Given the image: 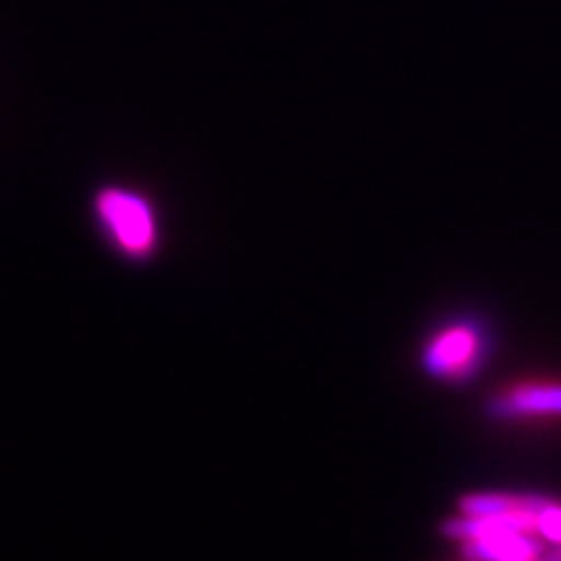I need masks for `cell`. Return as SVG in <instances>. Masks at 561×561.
<instances>
[{"label": "cell", "instance_id": "cell-1", "mask_svg": "<svg viewBox=\"0 0 561 561\" xmlns=\"http://www.w3.org/2000/svg\"><path fill=\"white\" fill-rule=\"evenodd\" d=\"M94 218L113 249L131 262H150L162 245L160 218L144 192L108 185L94 197Z\"/></svg>", "mask_w": 561, "mask_h": 561}, {"label": "cell", "instance_id": "cell-2", "mask_svg": "<svg viewBox=\"0 0 561 561\" xmlns=\"http://www.w3.org/2000/svg\"><path fill=\"white\" fill-rule=\"evenodd\" d=\"M482 351L484 340L476 325L454 323L435 332L426 342L421 363H424V370L428 375L454 381L476 373V367L482 360Z\"/></svg>", "mask_w": 561, "mask_h": 561}, {"label": "cell", "instance_id": "cell-3", "mask_svg": "<svg viewBox=\"0 0 561 561\" xmlns=\"http://www.w3.org/2000/svg\"><path fill=\"white\" fill-rule=\"evenodd\" d=\"M494 414L507 419L561 416V381H526L503 391L494 405Z\"/></svg>", "mask_w": 561, "mask_h": 561}, {"label": "cell", "instance_id": "cell-4", "mask_svg": "<svg viewBox=\"0 0 561 561\" xmlns=\"http://www.w3.org/2000/svg\"><path fill=\"white\" fill-rule=\"evenodd\" d=\"M540 561H561V546H554Z\"/></svg>", "mask_w": 561, "mask_h": 561}]
</instances>
